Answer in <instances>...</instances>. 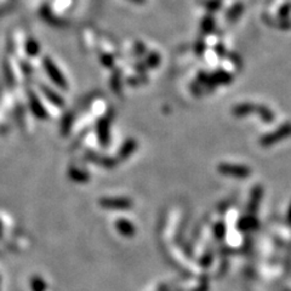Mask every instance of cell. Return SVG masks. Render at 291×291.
<instances>
[{
    "label": "cell",
    "instance_id": "6da1fadb",
    "mask_svg": "<svg viewBox=\"0 0 291 291\" xmlns=\"http://www.w3.org/2000/svg\"><path fill=\"white\" fill-rule=\"evenodd\" d=\"M289 136H291V124H286V125L282 126V128L276 130L274 132L268 133V135L263 137V139H261V145L268 147L273 145V143L282 141V140L286 139V137Z\"/></svg>",
    "mask_w": 291,
    "mask_h": 291
},
{
    "label": "cell",
    "instance_id": "7a4b0ae2",
    "mask_svg": "<svg viewBox=\"0 0 291 291\" xmlns=\"http://www.w3.org/2000/svg\"><path fill=\"white\" fill-rule=\"evenodd\" d=\"M219 170H220V172L223 173V175L239 177V179H245V177L250 175V169L246 168V166H240V165H228V164H221Z\"/></svg>",
    "mask_w": 291,
    "mask_h": 291
},
{
    "label": "cell",
    "instance_id": "3957f363",
    "mask_svg": "<svg viewBox=\"0 0 291 291\" xmlns=\"http://www.w3.org/2000/svg\"><path fill=\"white\" fill-rule=\"evenodd\" d=\"M101 205L105 207H109V209H129L131 206V202L128 199H102Z\"/></svg>",
    "mask_w": 291,
    "mask_h": 291
},
{
    "label": "cell",
    "instance_id": "277c9868",
    "mask_svg": "<svg viewBox=\"0 0 291 291\" xmlns=\"http://www.w3.org/2000/svg\"><path fill=\"white\" fill-rule=\"evenodd\" d=\"M118 229L122 232V234H124V236H131L135 228H133V226L129 222V221H119Z\"/></svg>",
    "mask_w": 291,
    "mask_h": 291
},
{
    "label": "cell",
    "instance_id": "5b68a950",
    "mask_svg": "<svg viewBox=\"0 0 291 291\" xmlns=\"http://www.w3.org/2000/svg\"><path fill=\"white\" fill-rule=\"evenodd\" d=\"M289 221L291 222V207H290V212H289Z\"/></svg>",
    "mask_w": 291,
    "mask_h": 291
}]
</instances>
